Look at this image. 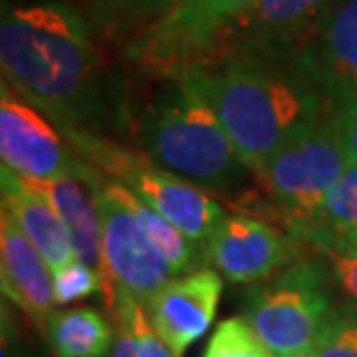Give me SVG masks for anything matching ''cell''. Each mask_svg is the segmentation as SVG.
<instances>
[{"mask_svg": "<svg viewBox=\"0 0 357 357\" xmlns=\"http://www.w3.org/2000/svg\"><path fill=\"white\" fill-rule=\"evenodd\" d=\"M0 68L7 86L47 114L61 132H100L119 114L91 24L68 3L5 5Z\"/></svg>", "mask_w": 357, "mask_h": 357, "instance_id": "1", "label": "cell"}, {"mask_svg": "<svg viewBox=\"0 0 357 357\" xmlns=\"http://www.w3.org/2000/svg\"><path fill=\"white\" fill-rule=\"evenodd\" d=\"M181 77L211 105L251 172L295 135L330 116L320 93L292 63L220 59Z\"/></svg>", "mask_w": 357, "mask_h": 357, "instance_id": "2", "label": "cell"}, {"mask_svg": "<svg viewBox=\"0 0 357 357\" xmlns=\"http://www.w3.org/2000/svg\"><path fill=\"white\" fill-rule=\"evenodd\" d=\"M142 151L155 165L204 188L227 192L251 172L223 123L188 77L169 79L139 114Z\"/></svg>", "mask_w": 357, "mask_h": 357, "instance_id": "3", "label": "cell"}, {"mask_svg": "<svg viewBox=\"0 0 357 357\" xmlns=\"http://www.w3.org/2000/svg\"><path fill=\"white\" fill-rule=\"evenodd\" d=\"M348 167L334 121L325 116L253 169L258 192H246L239 204L274 218L292 237Z\"/></svg>", "mask_w": 357, "mask_h": 357, "instance_id": "4", "label": "cell"}, {"mask_svg": "<svg viewBox=\"0 0 357 357\" xmlns=\"http://www.w3.org/2000/svg\"><path fill=\"white\" fill-rule=\"evenodd\" d=\"M68 144L105 176L123 183L142 202L169 220L185 237L204 244L227 213L211 195L199 190L188 178L155 165L144 151L121 146L100 132L68 128L63 130Z\"/></svg>", "mask_w": 357, "mask_h": 357, "instance_id": "5", "label": "cell"}, {"mask_svg": "<svg viewBox=\"0 0 357 357\" xmlns=\"http://www.w3.org/2000/svg\"><path fill=\"white\" fill-rule=\"evenodd\" d=\"M258 0H181L165 17L126 42L123 56L160 79H178L209 61L223 33Z\"/></svg>", "mask_w": 357, "mask_h": 357, "instance_id": "6", "label": "cell"}, {"mask_svg": "<svg viewBox=\"0 0 357 357\" xmlns=\"http://www.w3.org/2000/svg\"><path fill=\"white\" fill-rule=\"evenodd\" d=\"M330 306L325 269L316 260L285 267L244 295V318L271 355L313 348Z\"/></svg>", "mask_w": 357, "mask_h": 357, "instance_id": "7", "label": "cell"}, {"mask_svg": "<svg viewBox=\"0 0 357 357\" xmlns=\"http://www.w3.org/2000/svg\"><path fill=\"white\" fill-rule=\"evenodd\" d=\"M91 188L96 192L102 225L105 274L116 288V295H128L146 306L162 285L172 281L174 271L142 230L109 176L100 174Z\"/></svg>", "mask_w": 357, "mask_h": 357, "instance_id": "8", "label": "cell"}, {"mask_svg": "<svg viewBox=\"0 0 357 357\" xmlns=\"http://www.w3.org/2000/svg\"><path fill=\"white\" fill-rule=\"evenodd\" d=\"M0 158L3 167L26 178H79L91 185L102 174L63 142L38 107L5 82L0 89Z\"/></svg>", "mask_w": 357, "mask_h": 357, "instance_id": "9", "label": "cell"}, {"mask_svg": "<svg viewBox=\"0 0 357 357\" xmlns=\"http://www.w3.org/2000/svg\"><path fill=\"white\" fill-rule=\"evenodd\" d=\"M337 3L339 0H258L223 33L206 63L258 59L295 66L306 40Z\"/></svg>", "mask_w": 357, "mask_h": 357, "instance_id": "10", "label": "cell"}, {"mask_svg": "<svg viewBox=\"0 0 357 357\" xmlns=\"http://www.w3.org/2000/svg\"><path fill=\"white\" fill-rule=\"evenodd\" d=\"M330 116L357 102V0H339L295 59Z\"/></svg>", "mask_w": 357, "mask_h": 357, "instance_id": "11", "label": "cell"}, {"mask_svg": "<svg viewBox=\"0 0 357 357\" xmlns=\"http://www.w3.org/2000/svg\"><path fill=\"white\" fill-rule=\"evenodd\" d=\"M209 262L232 283H262L299 258L302 244L253 216H225L206 241Z\"/></svg>", "mask_w": 357, "mask_h": 357, "instance_id": "12", "label": "cell"}, {"mask_svg": "<svg viewBox=\"0 0 357 357\" xmlns=\"http://www.w3.org/2000/svg\"><path fill=\"white\" fill-rule=\"evenodd\" d=\"M220 292L223 281L218 271L197 269L176 276L149 299V320L160 339L176 355H183L209 332Z\"/></svg>", "mask_w": 357, "mask_h": 357, "instance_id": "13", "label": "cell"}, {"mask_svg": "<svg viewBox=\"0 0 357 357\" xmlns=\"http://www.w3.org/2000/svg\"><path fill=\"white\" fill-rule=\"evenodd\" d=\"M45 258L33 241L21 232L12 213H0V278L7 302L19 306L40 330L52 316L54 278H49Z\"/></svg>", "mask_w": 357, "mask_h": 357, "instance_id": "14", "label": "cell"}, {"mask_svg": "<svg viewBox=\"0 0 357 357\" xmlns=\"http://www.w3.org/2000/svg\"><path fill=\"white\" fill-rule=\"evenodd\" d=\"M0 183H3V209L12 213L21 232L33 241L47 265L56 269L75 260L70 232L49 199L35 190L26 176L7 167L0 172Z\"/></svg>", "mask_w": 357, "mask_h": 357, "instance_id": "15", "label": "cell"}, {"mask_svg": "<svg viewBox=\"0 0 357 357\" xmlns=\"http://www.w3.org/2000/svg\"><path fill=\"white\" fill-rule=\"evenodd\" d=\"M28 183L49 199V204L66 223L70 239H73L75 258L98 269L107 278L102 258V225H100L98 199L91 185L79 178H28Z\"/></svg>", "mask_w": 357, "mask_h": 357, "instance_id": "16", "label": "cell"}, {"mask_svg": "<svg viewBox=\"0 0 357 357\" xmlns=\"http://www.w3.org/2000/svg\"><path fill=\"white\" fill-rule=\"evenodd\" d=\"M292 237L330 258L357 253V165L346 169Z\"/></svg>", "mask_w": 357, "mask_h": 357, "instance_id": "17", "label": "cell"}, {"mask_svg": "<svg viewBox=\"0 0 357 357\" xmlns=\"http://www.w3.org/2000/svg\"><path fill=\"white\" fill-rule=\"evenodd\" d=\"M45 337L56 357H105L116 332L96 309H70L52 311Z\"/></svg>", "mask_w": 357, "mask_h": 357, "instance_id": "18", "label": "cell"}, {"mask_svg": "<svg viewBox=\"0 0 357 357\" xmlns=\"http://www.w3.org/2000/svg\"><path fill=\"white\" fill-rule=\"evenodd\" d=\"M114 183H116L121 199L130 206L135 218L139 220L142 230L146 232L151 244L158 248V253L165 258L167 265L172 267L174 276L190 274V271H197L199 267L209 262V253H206L204 244H197V241L185 237L183 232H178L169 220L162 218L160 213L151 209L146 202H142V199L135 195V192L128 190L123 183H119V181H114Z\"/></svg>", "mask_w": 357, "mask_h": 357, "instance_id": "19", "label": "cell"}, {"mask_svg": "<svg viewBox=\"0 0 357 357\" xmlns=\"http://www.w3.org/2000/svg\"><path fill=\"white\" fill-rule=\"evenodd\" d=\"M181 0H86L89 24L107 38H128L155 24Z\"/></svg>", "mask_w": 357, "mask_h": 357, "instance_id": "20", "label": "cell"}, {"mask_svg": "<svg viewBox=\"0 0 357 357\" xmlns=\"http://www.w3.org/2000/svg\"><path fill=\"white\" fill-rule=\"evenodd\" d=\"M52 278H54V299L61 306L75 304L79 299H89V297H102V302L109 309H114V304H116L119 297L116 288L98 269H93L91 265L77 258L56 267Z\"/></svg>", "mask_w": 357, "mask_h": 357, "instance_id": "21", "label": "cell"}, {"mask_svg": "<svg viewBox=\"0 0 357 357\" xmlns=\"http://www.w3.org/2000/svg\"><path fill=\"white\" fill-rule=\"evenodd\" d=\"M313 351L316 357H357V304H339L327 313Z\"/></svg>", "mask_w": 357, "mask_h": 357, "instance_id": "22", "label": "cell"}, {"mask_svg": "<svg viewBox=\"0 0 357 357\" xmlns=\"http://www.w3.org/2000/svg\"><path fill=\"white\" fill-rule=\"evenodd\" d=\"M202 357H271V353L246 320L227 318L213 330Z\"/></svg>", "mask_w": 357, "mask_h": 357, "instance_id": "23", "label": "cell"}, {"mask_svg": "<svg viewBox=\"0 0 357 357\" xmlns=\"http://www.w3.org/2000/svg\"><path fill=\"white\" fill-rule=\"evenodd\" d=\"M112 311L114 316L128 320V325H130V330L135 334V341H137L139 357H181L160 339V334L153 330L151 320H149L144 309H142V304L135 302L132 297L119 295Z\"/></svg>", "mask_w": 357, "mask_h": 357, "instance_id": "24", "label": "cell"}, {"mask_svg": "<svg viewBox=\"0 0 357 357\" xmlns=\"http://www.w3.org/2000/svg\"><path fill=\"white\" fill-rule=\"evenodd\" d=\"M332 121L339 132L348 165H357V102L346 107V109H341L339 114H334Z\"/></svg>", "mask_w": 357, "mask_h": 357, "instance_id": "25", "label": "cell"}, {"mask_svg": "<svg viewBox=\"0 0 357 357\" xmlns=\"http://www.w3.org/2000/svg\"><path fill=\"white\" fill-rule=\"evenodd\" d=\"M3 357H28V346L21 339V332L14 318L7 313V302L3 304V348H0Z\"/></svg>", "mask_w": 357, "mask_h": 357, "instance_id": "26", "label": "cell"}, {"mask_svg": "<svg viewBox=\"0 0 357 357\" xmlns=\"http://www.w3.org/2000/svg\"><path fill=\"white\" fill-rule=\"evenodd\" d=\"M332 269L337 281L344 285V290L357 302V253L332 255Z\"/></svg>", "mask_w": 357, "mask_h": 357, "instance_id": "27", "label": "cell"}, {"mask_svg": "<svg viewBox=\"0 0 357 357\" xmlns=\"http://www.w3.org/2000/svg\"><path fill=\"white\" fill-rule=\"evenodd\" d=\"M114 320H116V339H114L112 357H139L137 341H135V334L130 325H128V320L121 316H114Z\"/></svg>", "mask_w": 357, "mask_h": 357, "instance_id": "28", "label": "cell"}, {"mask_svg": "<svg viewBox=\"0 0 357 357\" xmlns=\"http://www.w3.org/2000/svg\"><path fill=\"white\" fill-rule=\"evenodd\" d=\"M281 357H316V351L313 348H304V351L290 353V355H281Z\"/></svg>", "mask_w": 357, "mask_h": 357, "instance_id": "29", "label": "cell"}, {"mask_svg": "<svg viewBox=\"0 0 357 357\" xmlns=\"http://www.w3.org/2000/svg\"><path fill=\"white\" fill-rule=\"evenodd\" d=\"M28 357H56V355L52 351H49V353L47 351H33V353L28 351Z\"/></svg>", "mask_w": 357, "mask_h": 357, "instance_id": "30", "label": "cell"}]
</instances>
